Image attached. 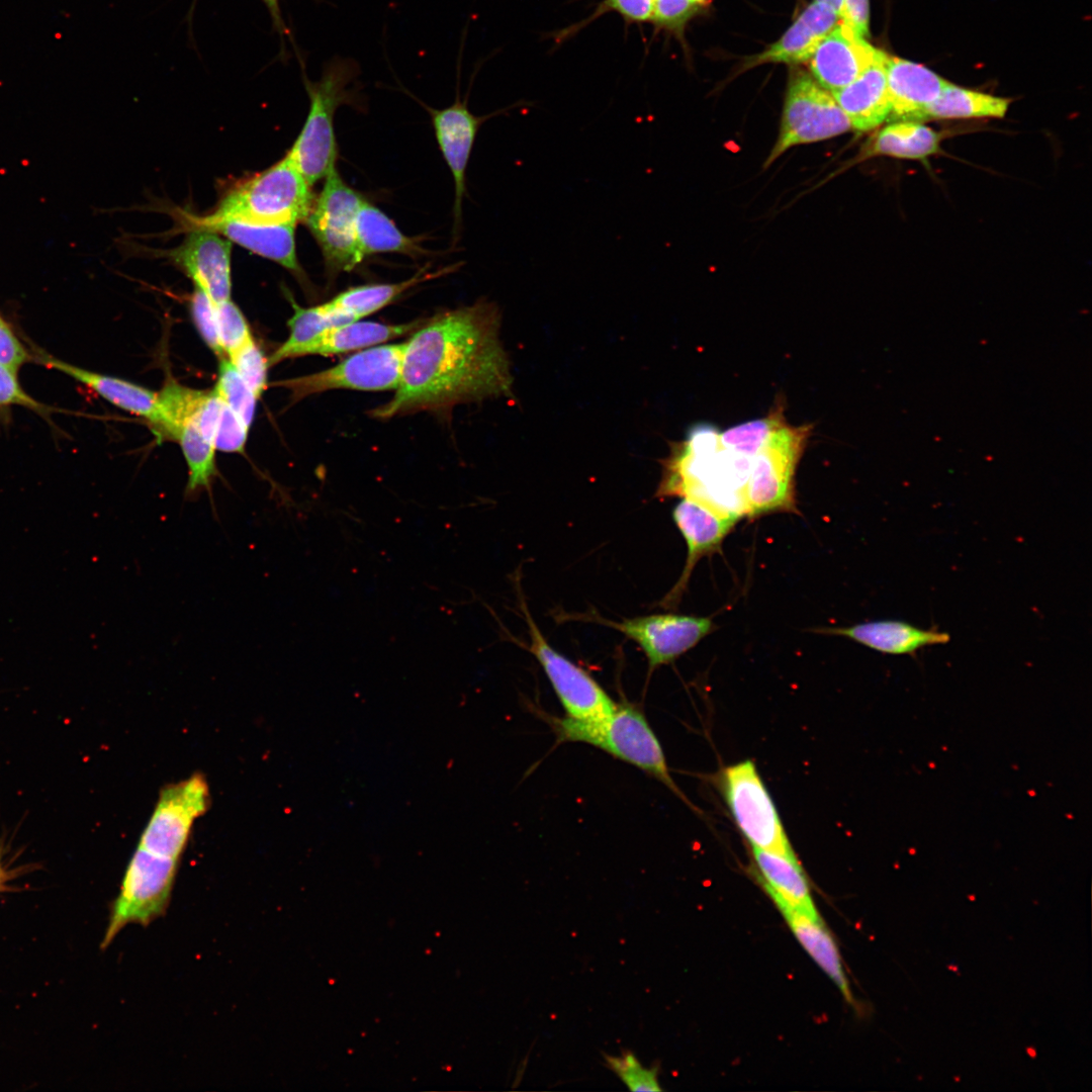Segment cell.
Returning <instances> with one entry per match:
<instances>
[{"label":"cell","instance_id":"1","mask_svg":"<svg viewBox=\"0 0 1092 1092\" xmlns=\"http://www.w3.org/2000/svg\"><path fill=\"white\" fill-rule=\"evenodd\" d=\"M499 326V309L486 299L423 322L404 343L394 395L371 416L387 420L442 413L460 403L509 396L513 380Z\"/></svg>","mask_w":1092,"mask_h":1092},{"label":"cell","instance_id":"2","mask_svg":"<svg viewBox=\"0 0 1092 1092\" xmlns=\"http://www.w3.org/2000/svg\"><path fill=\"white\" fill-rule=\"evenodd\" d=\"M293 48L301 68L309 110L299 135L286 156L312 186L336 166L338 152L334 116L340 106H358L361 101V68L354 58L335 55L323 64L320 79L313 81L307 76L302 55L296 46Z\"/></svg>","mask_w":1092,"mask_h":1092},{"label":"cell","instance_id":"3","mask_svg":"<svg viewBox=\"0 0 1092 1092\" xmlns=\"http://www.w3.org/2000/svg\"><path fill=\"white\" fill-rule=\"evenodd\" d=\"M310 185L287 156L234 188L208 215L195 218L201 226L222 219L252 223L304 221L313 201Z\"/></svg>","mask_w":1092,"mask_h":1092},{"label":"cell","instance_id":"4","mask_svg":"<svg viewBox=\"0 0 1092 1092\" xmlns=\"http://www.w3.org/2000/svg\"><path fill=\"white\" fill-rule=\"evenodd\" d=\"M561 740L582 741L651 775L686 800L673 782L660 743L643 713L620 704L607 718L583 722L569 718L555 722Z\"/></svg>","mask_w":1092,"mask_h":1092},{"label":"cell","instance_id":"5","mask_svg":"<svg viewBox=\"0 0 1092 1092\" xmlns=\"http://www.w3.org/2000/svg\"><path fill=\"white\" fill-rule=\"evenodd\" d=\"M811 430V425L794 427L786 423L752 457L745 487L747 518L774 512L798 513L795 471Z\"/></svg>","mask_w":1092,"mask_h":1092},{"label":"cell","instance_id":"6","mask_svg":"<svg viewBox=\"0 0 1092 1092\" xmlns=\"http://www.w3.org/2000/svg\"><path fill=\"white\" fill-rule=\"evenodd\" d=\"M178 866L179 859L136 847L125 869L119 893L111 904L101 949H106L127 924L147 926L165 914Z\"/></svg>","mask_w":1092,"mask_h":1092},{"label":"cell","instance_id":"7","mask_svg":"<svg viewBox=\"0 0 1092 1092\" xmlns=\"http://www.w3.org/2000/svg\"><path fill=\"white\" fill-rule=\"evenodd\" d=\"M364 198L340 176L336 166L325 177L304 219L324 257L328 276L354 269L362 258L356 240V216Z\"/></svg>","mask_w":1092,"mask_h":1092},{"label":"cell","instance_id":"8","mask_svg":"<svg viewBox=\"0 0 1092 1092\" xmlns=\"http://www.w3.org/2000/svg\"><path fill=\"white\" fill-rule=\"evenodd\" d=\"M725 802L751 847L797 858L774 801L750 759L725 767L721 774Z\"/></svg>","mask_w":1092,"mask_h":1092},{"label":"cell","instance_id":"9","mask_svg":"<svg viewBox=\"0 0 1092 1092\" xmlns=\"http://www.w3.org/2000/svg\"><path fill=\"white\" fill-rule=\"evenodd\" d=\"M850 129L832 93L808 74L798 72L789 82L779 136L765 167L792 147L828 140Z\"/></svg>","mask_w":1092,"mask_h":1092},{"label":"cell","instance_id":"10","mask_svg":"<svg viewBox=\"0 0 1092 1092\" xmlns=\"http://www.w3.org/2000/svg\"><path fill=\"white\" fill-rule=\"evenodd\" d=\"M519 599L530 638L527 650L543 667L567 718L594 722L611 715L617 704L588 672L549 644L531 616L524 598L520 596Z\"/></svg>","mask_w":1092,"mask_h":1092},{"label":"cell","instance_id":"11","mask_svg":"<svg viewBox=\"0 0 1092 1092\" xmlns=\"http://www.w3.org/2000/svg\"><path fill=\"white\" fill-rule=\"evenodd\" d=\"M403 349L404 343L373 346L329 369L282 380L277 385L289 389L295 400L333 389L395 390L400 380Z\"/></svg>","mask_w":1092,"mask_h":1092},{"label":"cell","instance_id":"12","mask_svg":"<svg viewBox=\"0 0 1092 1092\" xmlns=\"http://www.w3.org/2000/svg\"><path fill=\"white\" fill-rule=\"evenodd\" d=\"M210 804L206 779L194 774L165 786L138 844L152 853L180 859L194 822Z\"/></svg>","mask_w":1092,"mask_h":1092},{"label":"cell","instance_id":"13","mask_svg":"<svg viewBox=\"0 0 1092 1092\" xmlns=\"http://www.w3.org/2000/svg\"><path fill=\"white\" fill-rule=\"evenodd\" d=\"M594 621L611 627L634 641L644 652L648 670L668 664L694 648L713 630L711 617L654 614L611 621L592 615Z\"/></svg>","mask_w":1092,"mask_h":1092},{"label":"cell","instance_id":"14","mask_svg":"<svg viewBox=\"0 0 1092 1092\" xmlns=\"http://www.w3.org/2000/svg\"><path fill=\"white\" fill-rule=\"evenodd\" d=\"M422 104L431 115L436 140L453 176L455 190L453 213L455 228H457L465 194V173L478 128L487 118L507 111L512 106L488 115L477 116L469 110L467 96L461 99L458 91L455 101L443 109H434Z\"/></svg>","mask_w":1092,"mask_h":1092},{"label":"cell","instance_id":"15","mask_svg":"<svg viewBox=\"0 0 1092 1092\" xmlns=\"http://www.w3.org/2000/svg\"><path fill=\"white\" fill-rule=\"evenodd\" d=\"M672 519L686 541L687 557L678 580L660 603L665 609H674L678 605L698 561L718 550L738 522L687 498L674 506Z\"/></svg>","mask_w":1092,"mask_h":1092},{"label":"cell","instance_id":"16","mask_svg":"<svg viewBox=\"0 0 1092 1092\" xmlns=\"http://www.w3.org/2000/svg\"><path fill=\"white\" fill-rule=\"evenodd\" d=\"M231 243L213 231L194 228L170 254L213 303L231 299Z\"/></svg>","mask_w":1092,"mask_h":1092},{"label":"cell","instance_id":"17","mask_svg":"<svg viewBox=\"0 0 1092 1092\" xmlns=\"http://www.w3.org/2000/svg\"><path fill=\"white\" fill-rule=\"evenodd\" d=\"M880 52L848 26L837 23L815 49L810 70L817 83L832 93L853 82Z\"/></svg>","mask_w":1092,"mask_h":1092},{"label":"cell","instance_id":"18","mask_svg":"<svg viewBox=\"0 0 1092 1092\" xmlns=\"http://www.w3.org/2000/svg\"><path fill=\"white\" fill-rule=\"evenodd\" d=\"M886 78L891 105L888 120L917 121L948 81L923 65L888 56Z\"/></svg>","mask_w":1092,"mask_h":1092},{"label":"cell","instance_id":"19","mask_svg":"<svg viewBox=\"0 0 1092 1092\" xmlns=\"http://www.w3.org/2000/svg\"><path fill=\"white\" fill-rule=\"evenodd\" d=\"M888 56L881 51L875 62L853 82L832 92L851 129L855 131L876 129L889 119L891 105L886 78Z\"/></svg>","mask_w":1092,"mask_h":1092},{"label":"cell","instance_id":"20","mask_svg":"<svg viewBox=\"0 0 1092 1092\" xmlns=\"http://www.w3.org/2000/svg\"><path fill=\"white\" fill-rule=\"evenodd\" d=\"M295 225L294 223L263 224L238 219H222L195 228L222 235L230 242L280 264L302 280L305 279V275L296 256Z\"/></svg>","mask_w":1092,"mask_h":1092},{"label":"cell","instance_id":"21","mask_svg":"<svg viewBox=\"0 0 1092 1092\" xmlns=\"http://www.w3.org/2000/svg\"><path fill=\"white\" fill-rule=\"evenodd\" d=\"M816 632L846 637L876 651L893 655L914 654L925 646L945 644L950 640L946 632L921 629L899 620L827 627L817 629Z\"/></svg>","mask_w":1092,"mask_h":1092},{"label":"cell","instance_id":"22","mask_svg":"<svg viewBox=\"0 0 1092 1092\" xmlns=\"http://www.w3.org/2000/svg\"><path fill=\"white\" fill-rule=\"evenodd\" d=\"M839 19L831 7L814 0L779 40L751 58L746 65L809 61L819 42L837 25Z\"/></svg>","mask_w":1092,"mask_h":1092},{"label":"cell","instance_id":"23","mask_svg":"<svg viewBox=\"0 0 1092 1092\" xmlns=\"http://www.w3.org/2000/svg\"><path fill=\"white\" fill-rule=\"evenodd\" d=\"M35 361L72 377L113 405L147 419L152 428L157 424L158 393L114 376L71 365L48 354L38 353Z\"/></svg>","mask_w":1092,"mask_h":1092},{"label":"cell","instance_id":"24","mask_svg":"<svg viewBox=\"0 0 1092 1092\" xmlns=\"http://www.w3.org/2000/svg\"><path fill=\"white\" fill-rule=\"evenodd\" d=\"M751 849L758 880L778 908H791L818 916L798 858L755 847Z\"/></svg>","mask_w":1092,"mask_h":1092},{"label":"cell","instance_id":"25","mask_svg":"<svg viewBox=\"0 0 1092 1092\" xmlns=\"http://www.w3.org/2000/svg\"><path fill=\"white\" fill-rule=\"evenodd\" d=\"M424 321L391 325L377 322L354 321L324 331L296 353L295 357L307 355L334 356L381 345L416 331Z\"/></svg>","mask_w":1092,"mask_h":1092},{"label":"cell","instance_id":"26","mask_svg":"<svg viewBox=\"0 0 1092 1092\" xmlns=\"http://www.w3.org/2000/svg\"><path fill=\"white\" fill-rule=\"evenodd\" d=\"M941 132L922 122L897 120L882 127L870 141L864 157L888 156L924 160L939 151Z\"/></svg>","mask_w":1092,"mask_h":1092},{"label":"cell","instance_id":"27","mask_svg":"<svg viewBox=\"0 0 1092 1092\" xmlns=\"http://www.w3.org/2000/svg\"><path fill=\"white\" fill-rule=\"evenodd\" d=\"M797 939L851 1002L849 986L843 972L837 947L819 916H811L791 908L780 909Z\"/></svg>","mask_w":1092,"mask_h":1092},{"label":"cell","instance_id":"28","mask_svg":"<svg viewBox=\"0 0 1092 1092\" xmlns=\"http://www.w3.org/2000/svg\"><path fill=\"white\" fill-rule=\"evenodd\" d=\"M355 232L363 259L378 253H399L412 257L426 253L418 241L402 234L385 213L365 199L357 212Z\"/></svg>","mask_w":1092,"mask_h":1092},{"label":"cell","instance_id":"29","mask_svg":"<svg viewBox=\"0 0 1092 1092\" xmlns=\"http://www.w3.org/2000/svg\"><path fill=\"white\" fill-rule=\"evenodd\" d=\"M1010 102L1009 98L989 95L948 82L938 97L921 113L919 122L957 118H1002Z\"/></svg>","mask_w":1092,"mask_h":1092},{"label":"cell","instance_id":"30","mask_svg":"<svg viewBox=\"0 0 1092 1092\" xmlns=\"http://www.w3.org/2000/svg\"><path fill=\"white\" fill-rule=\"evenodd\" d=\"M435 273L420 270L413 277L395 283L365 284L348 288L330 301L328 305L354 321L374 313L413 286L435 277Z\"/></svg>","mask_w":1092,"mask_h":1092},{"label":"cell","instance_id":"31","mask_svg":"<svg viewBox=\"0 0 1092 1092\" xmlns=\"http://www.w3.org/2000/svg\"><path fill=\"white\" fill-rule=\"evenodd\" d=\"M291 301L294 312L288 321L289 337L270 356L269 365L294 358L302 346L324 331L354 322L351 317L330 307L327 302L312 307H301L294 300Z\"/></svg>","mask_w":1092,"mask_h":1092},{"label":"cell","instance_id":"32","mask_svg":"<svg viewBox=\"0 0 1092 1092\" xmlns=\"http://www.w3.org/2000/svg\"><path fill=\"white\" fill-rule=\"evenodd\" d=\"M176 441L188 466L186 494L194 496L201 489H209L216 474L214 444L201 434L192 419L180 429Z\"/></svg>","mask_w":1092,"mask_h":1092},{"label":"cell","instance_id":"33","mask_svg":"<svg viewBox=\"0 0 1092 1092\" xmlns=\"http://www.w3.org/2000/svg\"><path fill=\"white\" fill-rule=\"evenodd\" d=\"M206 391L169 381L158 393V422L153 427L160 439L176 440L180 429L191 420Z\"/></svg>","mask_w":1092,"mask_h":1092},{"label":"cell","instance_id":"34","mask_svg":"<svg viewBox=\"0 0 1092 1092\" xmlns=\"http://www.w3.org/2000/svg\"><path fill=\"white\" fill-rule=\"evenodd\" d=\"M785 424L783 407L778 405L765 418L742 423L720 434V446L752 458L770 435Z\"/></svg>","mask_w":1092,"mask_h":1092},{"label":"cell","instance_id":"35","mask_svg":"<svg viewBox=\"0 0 1092 1092\" xmlns=\"http://www.w3.org/2000/svg\"><path fill=\"white\" fill-rule=\"evenodd\" d=\"M213 390L222 402L233 410L244 424L250 428L258 398L226 358L220 359L218 378Z\"/></svg>","mask_w":1092,"mask_h":1092},{"label":"cell","instance_id":"36","mask_svg":"<svg viewBox=\"0 0 1092 1092\" xmlns=\"http://www.w3.org/2000/svg\"><path fill=\"white\" fill-rule=\"evenodd\" d=\"M607 1067L611 1069L631 1091H661L658 1083V1067H643L636 1056L625 1051L620 1056L603 1054Z\"/></svg>","mask_w":1092,"mask_h":1092},{"label":"cell","instance_id":"37","mask_svg":"<svg viewBox=\"0 0 1092 1092\" xmlns=\"http://www.w3.org/2000/svg\"><path fill=\"white\" fill-rule=\"evenodd\" d=\"M229 360L254 395L259 398L267 388L269 362L253 338L230 354Z\"/></svg>","mask_w":1092,"mask_h":1092},{"label":"cell","instance_id":"38","mask_svg":"<svg viewBox=\"0 0 1092 1092\" xmlns=\"http://www.w3.org/2000/svg\"><path fill=\"white\" fill-rule=\"evenodd\" d=\"M213 304L220 343L229 356L253 337L244 314L231 299Z\"/></svg>","mask_w":1092,"mask_h":1092},{"label":"cell","instance_id":"39","mask_svg":"<svg viewBox=\"0 0 1092 1092\" xmlns=\"http://www.w3.org/2000/svg\"><path fill=\"white\" fill-rule=\"evenodd\" d=\"M191 313L195 326L206 345L221 359L225 353L220 343L214 304L199 288H194Z\"/></svg>","mask_w":1092,"mask_h":1092},{"label":"cell","instance_id":"40","mask_svg":"<svg viewBox=\"0 0 1092 1092\" xmlns=\"http://www.w3.org/2000/svg\"><path fill=\"white\" fill-rule=\"evenodd\" d=\"M697 11L690 0H653L651 22L658 28L680 35L685 25Z\"/></svg>","mask_w":1092,"mask_h":1092},{"label":"cell","instance_id":"41","mask_svg":"<svg viewBox=\"0 0 1092 1092\" xmlns=\"http://www.w3.org/2000/svg\"><path fill=\"white\" fill-rule=\"evenodd\" d=\"M222 401V400H221ZM249 428L240 417L222 402L214 447L221 452H242L248 437Z\"/></svg>","mask_w":1092,"mask_h":1092},{"label":"cell","instance_id":"42","mask_svg":"<svg viewBox=\"0 0 1092 1092\" xmlns=\"http://www.w3.org/2000/svg\"><path fill=\"white\" fill-rule=\"evenodd\" d=\"M13 405H20L40 414L47 410L46 405L24 391L15 371L0 364V417Z\"/></svg>","mask_w":1092,"mask_h":1092},{"label":"cell","instance_id":"43","mask_svg":"<svg viewBox=\"0 0 1092 1092\" xmlns=\"http://www.w3.org/2000/svg\"><path fill=\"white\" fill-rule=\"evenodd\" d=\"M652 9L653 0H602L596 12L586 22L610 11H614L622 16L626 23L640 24L651 22Z\"/></svg>","mask_w":1092,"mask_h":1092},{"label":"cell","instance_id":"44","mask_svg":"<svg viewBox=\"0 0 1092 1092\" xmlns=\"http://www.w3.org/2000/svg\"><path fill=\"white\" fill-rule=\"evenodd\" d=\"M32 355L17 338L11 326L0 314V364L17 372Z\"/></svg>","mask_w":1092,"mask_h":1092},{"label":"cell","instance_id":"45","mask_svg":"<svg viewBox=\"0 0 1092 1092\" xmlns=\"http://www.w3.org/2000/svg\"><path fill=\"white\" fill-rule=\"evenodd\" d=\"M841 22L861 37L869 35L870 1L843 0Z\"/></svg>","mask_w":1092,"mask_h":1092},{"label":"cell","instance_id":"46","mask_svg":"<svg viewBox=\"0 0 1092 1092\" xmlns=\"http://www.w3.org/2000/svg\"><path fill=\"white\" fill-rule=\"evenodd\" d=\"M5 852L3 841L0 839V893L18 891L19 888L11 885L12 881L33 871L31 864L12 867L11 861L5 859Z\"/></svg>","mask_w":1092,"mask_h":1092},{"label":"cell","instance_id":"47","mask_svg":"<svg viewBox=\"0 0 1092 1092\" xmlns=\"http://www.w3.org/2000/svg\"><path fill=\"white\" fill-rule=\"evenodd\" d=\"M261 1L265 4L266 8L268 9L270 17L272 19L273 27H274L275 31L278 33V35L280 36L282 48H283L281 55L283 56V58H285L286 49H285V43H284V37L285 36L291 37V34H290V31H289V29H288V27H287V25H286V23H285V21L283 19V16H282L281 7H280V0H261Z\"/></svg>","mask_w":1092,"mask_h":1092},{"label":"cell","instance_id":"48","mask_svg":"<svg viewBox=\"0 0 1092 1092\" xmlns=\"http://www.w3.org/2000/svg\"><path fill=\"white\" fill-rule=\"evenodd\" d=\"M815 1H819L821 3H824V4L828 5L829 7H831L835 11V13L838 15V17L841 18L843 0H815Z\"/></svg>","mask_w":1092,"mask_h":1092},{"label":"cell","instance_id":"49","mask_svg":"<svg viewBox=\"0 0 1092 1092\" xmlns=\"http://www.w3.org/2000/svg\"><path fill=\"white\" fill-rule=\"evenodd\" d=\"M690 2L694 7L699 10L705 7L709 3V0H690Z\"/></svg>","mask_w":1092,"mask_h":1092}]
</instances>
